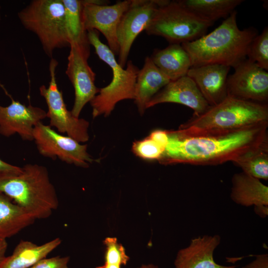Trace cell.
Listing matches in <instances>:
<instances>
[{
  "label": "cell",
  "instance_id": "cell-1",
  "mask_svg": "<svg viewBox=\"0 0 268 268\" xmlns=\"http://www.w3.org/2000/svg\"><path fill=\"white\" fill-rule=\"evenodd\" d=\"M268 122L217 133L188 135L167 130L168 143L158 161L168 165H217L233 161L247 150L268 141Z\"/></svg>",
  "mask_w": 268,
  "mask_h": 268
},
{
  "label": "cell",
  "instance_id": "cell-2",
  "mask_svg": "<svg viewBox=\"0 0 268 268\" xmlns=\"http://www.w3.org/2000/svg\"><path fill=\"white\" fill-rule=\"evenodd\" d=\"M236 15L234 10L210 33L181 44L190 57L192 67L218 64L234 68L246 59L258 31L254 27L240 30Z\"/></svg>",
  "mask_w": 268,
  "mask_h": 268
},
{
  "label": "cell",
  "instance_id": "cell-3",
  "mask_svg": "<svg viewBox=\"0 0 268 268\" xmlns=\"http://www.w3.org/2000/svg\"><path fill=\"white\" fill-rule=\"evenodd\" d=\"M0 192L35 220L49 217L59 205L47 168L37 164H26L19 174L0 179Z\"/></svg>",
  "mask_w": 268,
  "mask_h": 268
},
{
  "label": "cell",
  "instance_id": "cell-4",
  "mask_svg": "<svg viewBox=\"0 0 268 268\" xmlns=\"http://www.w3.org/2000/svg\"><path fill=\"white\" fill-rule=\"evenodd\" d=\"M267 122L268 104L227 95L218 104L181 125L178 130L192 135L232 131Z\"/></svg>",
  "mask_w": 268,
  "mask_h": 268
},
{
  "label": "cell",
  "instance_id": "cell-5",
  "mask_svg": "<svg viewBox=\"0 0 268 268\" xmlns=\"http://www.w3.org/2000/svg\"><path fill=\"white\" fill-rule=\"evenodd\" d=\"M90 45H92L99 58L111 68L113 77L110 83L100 89L98 93L90 102L93 118L103 115L109 116L116 104L125 99H134L136 77L139 69L131 61L127 62L126 68L117 61L114 54L109 47L102 43L98 31H87Z\"/></svg>",
  "mask_w": 268,
  "mask_h": 268
},
{
  "label": "cell",
  "instance_id": "cell-6",
  "mask_svg": "<svg viewBox=\"0 0 268 268\" xmlns=\"http://www.w3.org/2000/svg\"><path fill=\"white\" fill-rule=\"evenodd\" d=\"M18 16L23 26L36 35L49 57L56 49L70 47L62 0H33Z\"/></svg>",
  "mask_w": 268,
  "mask_h": 268
},
{
  "label": "cell",
  "instance_id": "cell-7",
  "mask_svg": "<svg viewBox=\"0 0 268 268\" xmlns=\"http://www.w3.org/2000/svg\"><path fill=\"white\" fill-rule=\"evenodd\" d=\"M213 23L189 11L178 0H169L157 8L145 31L148 35L163 37L170 44H182L206 34Z\"/></svg>",
  "mask_w": 268,
  "mask_h": 268
},
{
  "label": "cell",
  "instance_id": "cell-8",
  "mask_svg": "<svg viewBox=\"0 0 268 268\" xmlns=\"http://www.w3.org/2000/svg\"><path fill=\"white\" fill-rule=\"evenodd\" d=\"M58 65V61L52 58L49 64L50 80L48 87L42 85L39 88L40 95L45 99L48 106L47 118L50 120L49 126L79 142L87 141L89 138V123L84 119L74 117L67 110L56 81Z\"/></svg>",
  "mask_w": 268,
  "mask_h": 268
},
{
  "label": "cell",
  "instance_id": "cell-9",
  "mask_svg": "<svg viewBox=\"0 0 268 268\" xmlns=\"http://www.w3.org/2000/svg\"><path fill=\"white\" fill-rule=\"evenodd\" d=\"M33 137L39 153L45 157L58 158L84 168L88 167L89 163L98 161L89 154L86 144H81L73 138L57 133L42 122L35 127Z\"/></svg>",
  "mask_w": 268,
  "mask_h": 268
},
{
  "label": "cell",
  "instance_id": "cell-10",
  "mask_svg": "<svg viewBox=\"0 0 268 268\" xmlns=\"http://www.w3.org/2000/svg\"><path fill=\"white\" fill-rule=\"evenodd\" d=\"M168 1L131 0L121 18L117 30L119 47L118 63L122 67H126L131 47L137 36L148 26L157 8Z\"/></svg>",
  "mask_w": 268,
  "mask_h": 268
},
{
  "label": "cell",
  "instance_id": "cell-11",
  "mask_svg": "<svg viewBox=\"0 0 268 268\" xmlns=\"http://www.w3.org/2000/svg\"><path fill=\"white\" fill-rule=\"evenodd\" d=\"M131 0L118 1L106 5L99 0H82L81 20L85 31L95 30L106 39L108 47L115 55H118L119 47L117 27L122 16L129 6Z\"/></svg>",
  "mask_w": 268,
  "mask_h": 268
},
{
  "label": "cell",
  "instance_id": "cell-12",
  "mask_svg": "<svg viewBox=\"0 0 268 268\" xmlns=\"http://www.w3.org/2000/svg\"><path fill=\"white\" fill-rule=\"evenodd\" d=\"M227 77V95L239 99L266 103L268 99V72L246 59Z\"/></svg>",
  "mask_w": 268,
  "mask_h": 268
},
{
  "label": "cell",
  "instance_id": "cell-13",
  "mask_svg": "<svg viewBox=\"0 0 268 268\" xmlns=\"http://www.w3.org/2000/svg\"><path fill=\"white\" fill-rule=\"evenodd\" d=\"M69 47L66 73L74 90L71 112L74 117L79 118L84 106L98 93L100 89L95 84L96 74L87 62L90 55L75 44H71Z\"/></svg>",
  "mask_w": 268,
  "mask_h": 268
},
{
  "label": "cell",
  "instance_id": "cell-14",
  "mask_svg": "<svg viewBox=\"0 0 268 268\" xmlns=\"http://www.w3.org/2000/svg\"><path fill=\"white\" fill-rule=\"evenodd\" d=\"M45 118L47 112L43 109L12 99L9 105H0V134L5 137L17 134L24 140L32 141L35 127Z\"/></svg>",
  "mask_w": 268,
  "mask_h": 268
},
{
  "label": "cell",
  "instance_id": "cell-15",
  "mask_svg": "<svg viewBox=\"0 0 268 268\" xmlns=\"http://www.w3.org/2000/svg\"><path fill=\"white\" fill-rule=\"evenodd\" d=\"M164 103L187 106L194 111L193 117L200 115L210 106L195 82L187 75L170 81L152 98L146 108Z\"/></svg>",
  "mask_w": 268,
  "mask_h": 268
},
{
  "label": "cell",
  "instance_id": "cell-16",
  "mask_svg": "<svg viewBox=\"0 0 268 268\" xmlns=\"http://www.w3.org/2000/svg\"><path fill=\"white\" fill-rule=\"evenodd\" d=\"M218 234L204 235L191 239L188 246L180 249L174 261L175 268H236L216 263L214 252L220 243Z\"/></svg>",
  "mask_w": 268,
  "mask_h": 268
},
{
  "label": "cell",
  "instance_id": "cell-17",
  "mask_svg": "<svg viewBox=\"0 0 268 268\" xmlns=\"http://www.w3.org/2000/svg\"><path fill=\"white\" fill-rule=\"evenodd\" d=\"M230 198L235 203L253 206L262 218L268 215V187L261 180L243 172L234 174L231 179Z\"/></svg>",
  "mask_w": 268,
  "mask_h": 268
},
{
  "label": "cell",
  "instance_id": "cell-18",
  "mask_svg": "<svg viewBox=\"0 0 268 268\" xmlns=\"http://www.w3.org/2000/svg\"><path fill=\"white\" fill-rule=\"evenodd\" d=\"M230 68L218 64L192 67L187 75L195 82L208 105L212 106L227 96L226 83Z\"/></svg>",
  "mask_w": 268,
  "mask_h": 268
},
{
  "label": "cell",
  "instance_id": "cell-19",
  "mask_svg": "<svg viewBox=\"0 0 268 268\" xmlns=\"http://www.w3.org/2000/svg\"><path fill=\"white\" fill-rule=\"evenodd\" d=\"M170 81L150 57H146L137 75L134 99L141 115L147 109V104L152 98Z\"/></svg>",
  "mask_w": 268,
  "mask_h": 268
},
{
  "label": "cell",
  "instance_id": "cell-20",
  "mask_svg": "<svg viewBox=\"0 0 268 268\" xmlns=\"http://www.w3.org/2000/svg\"><path fill=\"white\" fill-rule=\"evenodd\" d=\"M150 57L170 81L187 75L192 67L190 57L181 44H170L164 49H155Z\"/></svg>",
  "mask_w": 268,
  "mask_h": 268
},
{
  "label": "cell",
  "instance_id": "cell-21",
  "mask_svg": "<svg viewBox=\"0 0 268 268\" xmlns=\"http://www.w3.org/2000/svg\"><path fill=\"white\" fill-rule=\"evenodd\" d=\"M62 243L60 238L38 245L31 241L21 240L12 254L6 257L0 268H29L46 257Z\"/></svg>",
  "mask_w": 268,
  "mask_h": 268
},
{
  "label": "cell",
  "instance_id": "cell-22",
  "mask_svg": "<svg viewBox=\"0 0 268 268\" xmlns=\"http://www.w3.org/2000/svg\"><path fill=\"white\" fill-rule=\"evenodd\" d=\"M35 219L0 192V239H6L34 223Z\"/></svg>",
  "mask_w": 268,
  "mask_h": 268
},
{
  "label": "cell",
  "instance_id": "cell-23",
  "mask_svg": "<svg viewBox=\"0 0 268 268\" xmlns=\"http://www.w3.org/2000/svg\"><path fill=\"white\" fill-rule=\"evenodd\" d=\"M179 2L198 16L214 22L226 18L243 0H180Z\"/></svg>",
  "mask_w": 268,
  "mask_h": 268
},
{
  "label": "cell",
  "instance_id": "cell-24",
  "mask_svg": "<svg viewBox=\"0 0 268 268\" xmlns=\"http://www.w3.org/2000/svg\"><path fill=\"white\" fill-rule=\"evenodd\" d=\"M65 9L66 28L70 45L75 44L90 54L87 32L83 29L81 20L82 0H62Z\"/></svg>",
  "mask_w": 268,
  "mask_h": 268
},
{
  "label": "cell",
  "instance_id": "cell-25",
  "mask_svg": "<svg viewBox=\"0 0 268 268\" xmlns=\"http://www.w3.org/2000/svg\"><path fill=\"white\" fill-rule=\"evenodd\" d=\"M242 172L260 180H268V141L252 148L232 161Z\"/></svg>",
  "mask_w": 268,
  "mask_h": 268
},
{
  "label": "cell",
  "instance_id": "cell-26",
  "mask_svg": "<svg viewBox=\"0 0 268 268\" xmlns=\"http://www.w3.org/2000/svg\"><path fill=\"white\" fill-rule=\"evenodd\" d=\"M167 142L166 130H155L144 138L134 142L132 150L141 159L158 161L165 150Z\"/></svg>",
  "mask_w": 268,
  "mask_h": 268
},
{
  "label": "cell",
  "instance_id": "cell-27",
  "mask_svg": "<svg viewBox=\"0 0 268 268\" xmlns=\"http://www.w3.org/2000/svg\"><path fill=\"white\" fill-rule=\"evenodd\" d=\"M106 246L104 264L96 268H121L130 260L123 246L118 243L116 238H109L104 242Z\"/></svg>",
  "mask_w": 268,
  "mask_h": 268
},
{
  "label": "cell",
  "instance_id": "cell-28",
  "mask_svg": "<svg viewBox=\"0 0 268 268\" xmlns=\"http://www.w3.org/2000/svg\"><path fill=\"white\" fill-rule=\"evenodd\" d=\"M248 59L256 63L266 70H268V27L257 35L251 42L248 52Z\"/></svg>",
  "mask_w": 268,
  "mask_h": 268
},
{
  "label": "cell",
  "instance_id": "cell-29",
  "mask_svg": "<svg viewBox=\"0 0 268 268\" xmlns=\"http://www.w3.org/2000/svg\"><path fill=\"white\" fill-rule=\"evenodd\" d=\"M68 256H56L50 258H44L29 268H69Z\"/></svg>",
  "mask_w": 268,
  "mask_h": 268
},
{
  "label": "cell",
  "instance_id": "cell-30",
  "mask_svg": "<svg viewBox=\"0 0 268 268\" xmlns=\"http://www.w3.org/2000/svg\"><path fill=\"white\" fill-rule=\"evenodd\" d=\"M21 172V167L9 164L0 159V179L14 176Z\"/></svg>",
  "mask_w": 268,
  "mask_h": 268
},
{
  "label": "cell",
  "instance_id": "cell-31",
  "mask_svg": "<svg viewBox=\"0 0 268 268\" xmlns=\"http://www.w3.org/2000/svg\"><path fill=\"white\" fill-rule=\"evenodd\" d=\"M255 259L242 268H268V254H261L255 256Z\"/></svg>",
  "mask_w": 268,
  "mask_h": 268
},
{
  "label": "cell",
  "instance_id": "cell-32",
  "mask_svg": "<svg viewBox=\"0 0 268 268\" xmlns=\"http://www.w3.org/2000/svg\"><path fill=\"white\" fill-rule=\"evenodd\" d=\"M7 248V243L6 239H0V265L5 259V253Z\"/></svg>",
  "mask_w": 268,
  "mask_h": 268
},
{
  "label": "cell",
  "instance_id": "cell-33",
  "mask_svg": "<svg viewBox=\"0 0 268 268\" xmlns=\"http://www.w3.org/2000/svg\"><path fill=\"white\" fill-rule=\"evenodd\" d=\"M137 268H158V267L157 266L154 265L153 264H148L142 265Z\"/></svg>",
  "mask_w": 268,
  "mask_h": 268
}]
</instances>
